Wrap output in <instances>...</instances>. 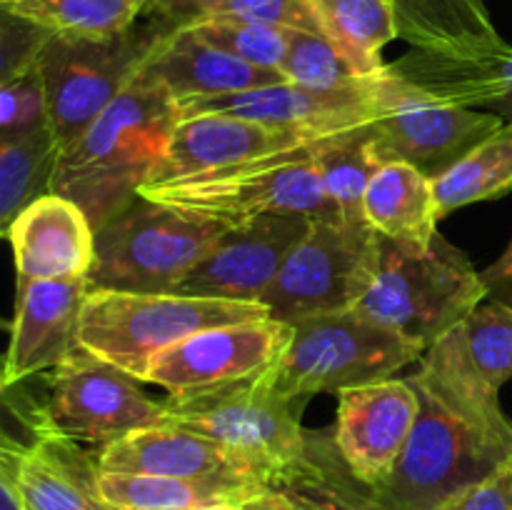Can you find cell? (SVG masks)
Masks as SVG:
<instances>
[{
	"label": "cell",
	"mask_w": 512,
	"mask_h": 510,
	"mask_svg": "<svg viewBox=\"0 0 512 510\" xmlns=\"http://www.w3.org/2000/svg\"><path fill=\"white\" fill-rule=\"evenodd\" d=\"M408 380L418 420L393 473L368 490L370 510H438L512 460V420L500 393L428 355Z\"/></svg>",
	"instance_id": "1"
},
{
	"label": "cell",
	"mask_w": 512,
	"mask_h": 510,
	"mask_svg": "<svg viewBox=\"0 0 512 510\" xmlns=\"http://www.w3.org/2000/svg\"><path fill=\"white\" fill-rule=\"evenodd\" d=\"M178 120V100L140 70L73 143L60 148L50 193L80 205L98 230L138 198V188L163 160Z\"/></svg>",
	"instance_id": "2"
},
{
	"label": "cell",
	"mask_w": 512,
	"mask_h": 510,
	"mask_svg": "<svg viewBox=\"0 0 512 510\" xmlns=\"http://www.w3.org/2000/svg\"><path fill=\"white\" fill-rule=\"evenodd\" d=\"M303 400L280 393L273 375H253L200 393L163 400V425H180L215 440L245 460L270 488L313 473L333 435L310 433L300 420Z\"/></svg>",
	"instance_id": "3"
},
{
	"label": "cell",
	"mask_w": 512,
	"mask_h": 510,
	"mask_svg": "<svg viewBox=\"0 0 512 510\" xmlns=\"http://www.w3.org/2000/svg\"><path fill=\"white\" fill-rule=\"evenodd\" d=\"M485 298L488 290L475 265L440 233L425 250L380 238L378 273L353 310L428 353Z\"/></svg>",
	"instance_id": "4"
},
{
	"label": "cell",
	"mask_w": 512,
	"mask_h": 510,
	"mask_svg": "<svg viewBox=\"0 0 512 510\" xmlns=\"http://www.w3.org/2000/svg\"><path fill=\"white\" fill-rule=\"evenodd\" d=\"M138 195L228 228L273 213L340 218L320 183L310 148L263 155L185 178L145 183L138 188Z\"/></svg>",
	"instance_id": "5"
},
{
	"label": "cell",
	"mask_w": 512,
	"mask_h": 510,
	"mask_svg": "<svg viewBox=\"0 0 512 510\" xmlns=\"http://www.w3.org/2000/svg\"><path fill=\"white\" fill-rule=\"evenodd\" d=\"M258 318H270L263 303L180 293L88 290L80 310L78 345L143 383L150 360L160 350L198 330Z\"/></svg>",
	"instance_id": "6"
},
{
	"label": "cell",
	"mask_w": 512,
	"mask_h": 510,
	"mask_svg": "<svg viewBox=\"0 0 512 510\" xmlns=\"http://www.w3.org/2000/svg\"><path fill=\"white\" fill-rule=\"evenodd\" d=\"M228 225L165 208L138 195L95 230L90 290L175 293Z\"/></svg>",
	"instance_id": "7"
},
{
	"label": "cell",
	"mask_w": 512,
	"mask_h": 510,
	"mask_svg": "<svg viewBox=\"0 0 512 510\" xmlns=\"http://www.w3.org/2000/svg\"><path fill=\"white\" fill-rule=\"evenodd\" d=\"M173 33L165 23L145 18L123 33H53L35 58L45 95L48 128L58 148L73 143L143 70L150 55Z\"/></svg>",
	"instance_id": "8"
},
{
	"label": "cell",
	"mask_w": 512,
	"mask_h": 510,
	"mask_svg": "<svg viewBox=\"0 0 512 510\" xmlns=\"http://www.w3.org/2000/svg\"><path fill=\"white\" fill-rule=\"evenodd\" d=\"M423 355L413 340L370 323L355 310H340L293 323L288 348L270 375L280 393L305 403L320 393L395 378Z\"/></svg>",
	"instance_id": "9"
},
{
	"label": "cell",
	"mask_w": 512,
	"mask_h": 510,
	"mask_svg": "<svg viewBox=\"0 0 512 510\" xmlns=\"http://www.w3.org/2000/svg\"><path fill=\"white\" fill-rule=\"evenodd\" d=\"M378 265L380 235L368 223L313 218L260 303L270 318L288 325L353 310L373 285Z\"/></svg>",
	"instance_id": "10"
},
{
	"label": "cell",
	"mask_w": 512,
	"mask_h": 510,
	"mask_svg": "<svg viewBox=\"0 0 512 510\" xmlns=\"http://www.w3.org/2000/svg\"><path fill=\"white\" fill-rule=\"evenodd\" d=\"M383 98V110L368 125V150L378 168L408 163L435 180L505 125L493 110L430 98L400 78L390 63L383 68Z\"/></svg>",
	"instance_id": "11"
},
{
	"label": "cell",
	"mask_w": 512,
	"mask_h": 510,
	"mask_svg": "<svg viewBox=\"0 0 512 510\" xmlns=\"http://www.w3.org/2000/svg\"><path fill=\"white\" fill-rule=\"evenodd\" d=\"M45 413L55 430L83 445H105L133 430L163 425V403L140 380L78 348L43 375Z\"/></svg>",
	"instance_id": "12"
},
{
	"label": "cell",
	"mask_w": 512,
	"mask_h": 510,
	"mask_svg": "<svg viewBox=\"0 0 512 510\" xmlns=\"http://www.w3.org/2000/svg\"><path fill=\"white\" fill-rule=\"evenodd\" d=\"M290 335L293 325L275 318L198 330L160 350L150 360L143 383L158 385L173 398L263 375L285 353Z\"/></svg>",
	"instance_id": "13"
},
{
	"label": "cell",
	"mask_w": 512,
	"mask_h": 510,
	"mask_svg": "<svg viewBox=\"0 0 512 510\" xmlns=\"http://www.w3.org/2000/svg\"><path fill=\"white\" fill-rule=\"evenodd\" d=\"M383 70L340 90H315L283 80L243 93L178 103L180 115H230L258 123L293 125L320 135L368 128L383 110Z\"/></svg>",
	"instance_id": "14"
},
{
	"label": "cell",
	"mask_w": 512,
	"mask_h": 510,
	"mask_svg": "<svg viewBox=\"0 0 512 510\" xmlns=\"http://www.w3.org/2000/svg\"><path fill=\"white\" fill-rule=\"evenodd\" d=\"M310 220L298 213H273L230 228L175 293L260 303L288 255L308 235Z\"/></svg>",
	"instance_id": "15"
},
{
	"label": "cell",
	"mask_w": 512,
	"mask_h": 510,
	"mask_svg": "<svg viewBox=\"0 0 512 510\" xmlns=\"http://www.w3.org/2000/svg\"><path fill=\"white\" fill-rule=\"evenodd\" d=\"M420 400L408 378H385L338 393L333 443L363 488L383 483L403 455Z\"/></svg>",
	"instance_id": "16"
},
{
	"label": "cell",
	"mask_w": 512,
	"mask_h": 510,
	"mask_svg": "<svg viewBox=\"0 0 512 510\" xmlns=\"http://www.w3.org/2000/svg\"><path fill=\"white\" fill-rule=\"evenodd\" d=\"M88 280H18L10 343L3 358L5 385L30 383L80 348V310Z\"/></svg>",
	"instance_id": "17"
},
{
	"label": "cell",
	"mask_w": 512,
	"mask_h": 510,
	"mask_svg": "<svg viewBox=\"0 0 512 510\" xmlns=\"http://www.w3.org/2000/svg\"><path fill=\"white\" fill-rule=\"evenodd\" d=\"M323 138L330 135L293 128V125L258 123V120L230 118V115H180L170 135L168 150L148 183L198 175L263 155L303 150Z\"/></svg>",
	"instance_id": "18"
},
{
	"label": "cell",
	"mask_w": 512,
	"mask_h": 510,
	"mask_svg": "<svg viewBox=\"0 0 512 510\" xmlns=\"http://www.w3.org/2000/svg\"><path fill=\"white\" fill-rule=\"evenodd\" d=\"M98 455L53 428L48 413L20 450L13 488L23 510H113L98 493Z\"/></svg>",
	"instance_id": "19"
},
{
	"label": "cell",
	"mask_w": 512,
	"mask_h": 510,
	"mask_svg": "<svg viewBox=\"0 0 512 510\" xmlns=\"http://www.w3.org/2000/svg\"><path fill=\"white\" fill-rule=\"evenodd\" d=\"M95 455H98V468L105 473L263 480L233 450L180 425L133 430L100 445Z\"/></svg>",
	"instance_id": "20"
},
{
	"label": "cell",
	"mask_w": 512,
	"mask_h": 510,
	"mask_svg": "<svg viewBox=\"0 0 512 510\" xmlns=\"http://www.w3.org/2000/svg\"><path fill=\"white\" fill-rule=\"evenodd\" d=\"M18 280L88 278L95 258V230L70 198L45 193L8 230Z\"/></svg>",
	"instance_id": "21"
},
{
	"label": "cell",
	"mask_w": 512,
	"mask_h": 510,
	"mask_svg": "<svg viewBox=\"0 0 512 510\" xmlns=\"http://www.w3.org/2000/svg\"><path fill=\"white\" fill-rule=\"evenodd\" d=\"M143 73L158 80L178 103L243 93L285 80L278 70L255 68L228 50L215 48L190 28H175L150 55Z\"/></svg>",
	"instance_id": "22"
},
{
	"label": "cell",
	"mask_w": 512,
	"mask_h": 510,
	"mask_svg": "<svg viewBox=\"0 0 512 510\" xmlns=\"http://www.w3.org/2000/svg\"><path fill=\"white\" fill-rule=\"evenodd\" d=\"M398 33L410 50L453 60L508 58L512 45L500 35L485 0H388Z\"/></svg>",
	"instance_id": "23"
},
{
	"label": "cell",
	"mask_w": 512,
	"mask_h": 510,
	"mask_svg": "<svg viewBox=\"0 0 512 510\" xmlns=\"http://www.w3.org/2000/svg\"><path fill=\"white\" fill-rule=\"evenodd\" d=\"M363 215L385 240L425 250L438 235V200L433 178L408 163H385L370 178Z\"/></svg>",
	"instance_id": "24"
},
{
	"label": "cell",
	"mask_w": 512,
	"mask_h": 510,
	"mask_svg": "<svg viewBox=\"0 0 512 510\" xmlns=\"http://www.w3.org/2000/svg\"><path fill=\"white\" fill-rule=\"evenodd\" d=\"M263 480L163 478V475L98 473V493L113 510H193L240 505L268 493Z\"/></svg>",
	"instance_id": "25"
},
{
	"label": "cell",
	"mask_w": 512,
	"mask_h": 510,
	"mask_svg": "<svg viewBox=\"0 0 512 510\" xmlns=\"http://www.w3.org/2000/svg\"><path fill=\"white\" fill-rule=\"evenodd\" d=\"M425 355L480 388L500 393L512 380V305L493 298L480 303Z\"/></svg>",
	"instance_id": "26"
},
{
	"label": "cell",
	"mask_w": 512,
	"mask_h": 510,
	"mask_svg": "<svg viewBox=\"0 0 512 510\" xmlns=\"http://www.w3.org/2000/svg\"><path fill=\"white\" fill-rule=\"evenodd\" d=\"M318 33L338 50L358 78H373L385 68V45L400 38L388 0H303Z\"/></svg>",
	"instance_id": "27"
},
{
	"label": "cell",
	"mask_w": 512,
	"mask_h": 510,
	"mask_svg": "<svg viewBox=\"0 0 512 510\" xmlns=\"http://www.w3.org/2000/svg\"><path fill=\"white\" fill-rule=\"evenodd\" d=\"M58 143L48 125L18 133L0 130V240L10 225L40 195L50 193Z\"/></svg>",
	"instance_id": "28"
},
{
	"label": "cell",
	"mask_w": 512,
	"mask_h": 510,
	"mask_svg": "<svg viewBox=\"0 0 512 510\" xmlns=\"http://www.w3.org/2000/svg\"><path fill=\"white\" fill-rule=\"evenodd\" d=\"M438 213L500 198L512 190V120L433 180Z\"/></svg>",
	"instance_id": "29"
},
{
	"label": "cell",
	"mask_w": 512,
	"mask_h": 510,
	"mask_svg": "<svg viewBox=\"0 0 512 510\" xmlns=\"http://www.w3.org/2000/svg\"><path fill=\"white\" fill-rule=\"evenodd\" d=\"M310 155L340 218L368 223L363 215V198L370 178L378 170V163L368 150V128L318 140L310 145Z\"/></svg>",
	"instance_id": "30"
},
{
	"label": "cell",
	"mask_w": 512,
	"mask_h": 510,
	"mask_svg": "<svg viewBox=\"0 0 512 510\" xmlns=\"http://www.w3.org/2000/svg\"><path fill=\"white\" fill-rule=\"evenodd\" d=\"M148 3L150 0H25L13 8L50 33L105 38L133 28Z\"/></svg>",
	"instance_id": "31"
},
{
	"label": "cell",
	"mask_w": 512,
	"mask_h": 510,
	"mask_svg": "<svg viewBox=\"0 0 512 510\" xmlns=\"http://www.w3.org/2000/svg\"><path fill=\"white\" fill-rule=\"evenodd\" d=\"M200 38L220 50H228L235 58L255 65V68L278 70L288 50V28L265 23H250L238 18H205L193 25H185Z\"/></svg>",
	"instance_id": "32"
},
{
	"label": "cell",
	"mask_w": 512,
	"mask_h": 510,
	"mask_svg": "<svg viewBox=\"0 0 512 510\" xmlns=\"http://www.w3.org/2000/svg\"><path fill=\"white\" fill-rule=\"evenodd\" d=\"M280 75L288 83L315 90H340L363 80L348 68V63L323 35L308 30L288 33V50L280 63Z\"/></svg>",
	"instance_id": "33"
},
{
	"label": "cell",
	"mask_w": 512,
	"mask_h": 510,
	"mask_svg": "<svg viewBox=\"0 0 512 510\" xmlns=\"http://www.w3.org/2000/svg\"><path fill=\"white\" fill-rule=\"evenodd\" d=\"M278 490L288 493L298 510H370L368 488L348 473L335 443L313 473Z\"/></svg>",
	"instance_id": "34"
},
{
	"label": "cell",
	"mask_w": 512,
	"mask_h": 510,
	"mask_svg": "<svg viewBox=\"0 0 512 510\" xmlns=\"http://www.w3.org/2000/svg\"><path fill=\"white\" fill-rule=\"evenodd\" d=\"M50 30L20 15L13 5H0V80L33 68Z\"/></svg>",
	"instance_id": "35"
},
{
	"label": "cell",
	"mask_w": 512,
	"mask_h": 510,
	"mask_svg": "<svg viewBox=\"0 0 512 510\" xmlns=\"http://www.w3.org/2000/svg\"><path fill=\"white\" fill-rule=\"evenodd\" d=\"M40 125H48V110L33 63V68L25 73L0 80V130L18 133Z\"/></svg>",
	"instance_id": "36"
},
{
	"label": "cell",
	"mask_w": 512,
	"mask_h": 510,
	"mask_svg": "<svg viewBox=\"0 0 512 510\" xmlns=\"http://www.w3.org/2000/svg\"><path fill=\"white\" fill-rule=\"evenodd\" d=\"M205 18H238L250 20V23L318 33V25L303 0H218L210 5Z\"/></svg>",
	"instance_id": "37"
},
{
	"label": "cell",
	"mask_w": 512,
	"mask_h": 510,
	"mask_svg": "<svg viewBox=\"0 0 512 510\" xmlns=\"http://www.w3.org/2000/svg\"><path fill=\"white\" fill-rule=\"evenodd\" d=\"M438 510H512V460L480 483L453 495Z\"/></svg>",
	"instance_id": "38"
},
{
	"label": "cell",
	"mask_w": 512,
	"mask_h": 510,
	"mask_svg": "<svg viewBox=\"0 0 512 510\" xmlns=\"http://www.w3.org/2000/svg\"><path fill=\"white\" fill-rule=\"evenodd\" d=\"M213 3H218V0H150L143 15L160 20L175 30L203 20Z\"/></svg>",
	"instance_id": "39"
},
{
	"label": "cell",
	"mask_w": 512,
	"mask_h": 510,
	"mask_svg": "<svg viewBox=\"0 0 512 510\" xmlns=\"http://www.w3.org/2000/svg\"><path fill=\"white\" fill-rule=\"evenodd\" d=\"M480 278H483L485 290H488V298L512 305V240L493 265L480 270Z\"/></svg>",
	"instance_id": "40"
},
{
	"label": "cell",
	"mask_w": 512,
	"mask_h": 510,
	"mask_svg": "<svg viewBox=\"0 0 512 510\" xmlns=\"http://www.w3.org/2000/svg\"><path fill=\"white\" fill-rule=\"evenodd\" d=\"M0 510H23L13 488V468L0 455Z\"/></svg>",
	"instance_id": "41"
},
{
	"label": "cell",
	"mask_w": 512,
	"mask_h": 510,
	"mask_svg": "<svg viewBox=\"0 0 512 510\" xmlns=\"http://www.w3.org/2000/svg\"><path fill=\"white\" fill-rule=\"evenodd\" d=\"M503 83H505L503 98L498 100V105L493 108V113H498L500 118H505V115H508V120H512V50H510L508 60L503 63Z\"/></svg>",
	"instance_id": "42"
},
{
	"label": "cell",
	"mask_w": 512,
	"mask_h": 510,
	"mask_svg": "<svg viewBox=\"0 0 512 510\" xmlns=\"http://www.w3.org/2000/svg\"><path fill=\"white\" fill-rule=\"evenodd\" d=\"M25 3V0H0V5H20Z\"/></svg>",
	"instance_id": "43"
},
{
	"label": "cell",
	"mask_w": 512,
	"mask_h": 510,
	"mask_svg": "<svg viewBox=\"0 0 512 510\" xmlns=\"http://www.w3.org/2000/svg\"><path fill=\"white\" fill-rule=\"evenodd\" d=\"M0 328H10V323H5V320H0Z\"/></svg>",
	"instance_id": "44"
}]
</instances>
